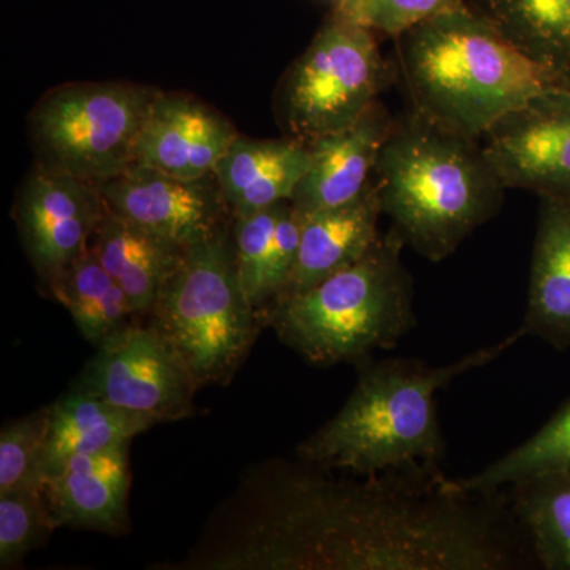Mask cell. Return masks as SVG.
<instances>
[{"instance_id": "83f0119b", "label": "cell", "mask_w": 570, "mask_h": 570, "mask_svg": "<svg viewBox=\"0 0 570 570\" xmlns=\"http://www.w3.org/2000/svg\"><path fill=\"white\" fill-rule=\"evenodd\" d=\"M464 3V0H336L333 11L371 31L396 39L420 22Z\"/></svg>"}, {"instance_id": "ffe728a7", "label": "cell", "mask_w": 570, "mask_h": 570, "mask_svg": "<svg viewBox=\"0 0 570 570\" xmlns=\"http://www.w3.org/2000/svg\"><path fill=\"white\" fill-rule=\"evenodd\" d=\"M102 262L129 298L135 316H149L160 292L181 264L184 247L146 230L132 220L105 209L91 243Z\"/></svg>"}, {"instance_id": "277c9868", "label": "cell", "mask_w": 570, "mask_h": 570, "mask_svg": "<svg viewBox=\"0 0 570 570\" xmlns=\"http://www.w3.org/2000/svg\"><path fill=\"white\" fill-rule=\"evenodd\" d=\"M373 181L393 230L434 264L498 213L505 190L479 140L415 115L393 127Z\"/></svg>"}, {"instance_id": "d6986e66", "label": "cell", "mask_w": 570, "mask_h": 570, "mask_svg": "<svg viewBox=\"0 0 570 570\" xmlns=\"http://www.w3.org/2000/svg\"><path fill=\"white\" fill-rule=\"evenodd\" d=\"M309 165V146L296 140L236 137L213 176L232 216L291 202Z\"/></svg>"}, {"instance_id": "8992f818", "label": "cell", "mask_w": 570, "mask_h": 570, "mask_svg": "<svg viewBox=\"0 0 570 570\" xmlns=\"http://www.w3.org/2000/svg\"><path fill=\"white\" fill-rule=\"evenodd\" d=\"M149 317L198 387L234 376L264 322L243 288L228 228L187 247Z\"/></svg>"}, {"instance_id": "ac0fdd59", "label": "cell", "mask_w": 570, "mask_h": 570, "mask_svg": "<svg viewBox=\"0 0 570 570\" xmlns=\"http://www.w3.org/2000/svg\"><path fill=\"white\" fill-rule=\"evenodd\" d=\"M382 214L374 181L351 204L302 214L298 257L283 298L305 292L358 262L381 238L379 219Z\"/></svg>"}, {"instance_id": "30bf717a", "label": "cell", "mask_w": 570, "mask_h": 570, "mask_svg": "<svg viewBox=\"0 0 570 570\" xmlns=\"http://www.w3.org/2000/svg\"><path fill=\"white\" fill-rule=\"evenodd\" d=\"M505 189L570 197V89H553L510 111L482 137Z\"/></svg>"}, {"instance_id": "5b68a950", "label": "cell", "mask_w": 570, "mask_h": 570, "mask_svg": "<svg viewBox=\"0 0 570 570\" xmlns=\"http://www.w3.org/2000/svg\"><path fill=\"white\" fill-rule=\"evenodd\" d=\"M403 246L392 228L354 265L281 299L268 324L316 366L358 365L374 351L395 347L417 325Z\"/></svg>"}, {"instance_id": "7402d4cb", "label": "cell", "mask_w": 570, "mask_h": 570, "mask_svg": "<svg viewBox=\"0 0 570 570\" xmlns=\"http://www.w3.org/2000/svg\"><path fill=\"white\" fill-rule=\"evenodd\" d=\"M81 336L94 347L132 325V306L121 285L112 279L91 246L63 268L50 287Z\"/></svg>"}, {"instance_id": "e0dca14e", "label": "cell", "mask_w": 570, "mask_h": 570, "mask_svg": "<svg viewBox=\"0 0 570 570\" xmlns=\"http://www.w3.org/2000/svg\"><path fill=\"white\" fill-rule=\"evenodd\" d=\"M521 330L558 351L570 348V197H540Z\"/></svg>"}, {"instance_id": "52a82bcc", "label": "cell", "mask_w": 570, "mask_h": 570, "mask_svg": "<svg viewBox=\"0 0 570 570\" xmlns=\"http://www.w3.org/2000/svg\"><path fill=\"white\" fill-rule=\"evenodd\" d=\"M160 91L132 82H73L37 104L31 130L41 168L102 186L135 163V148Z\"/></svg>"}, {"instance_id": "cb8c5ba5", "label": "cell", "mask_w": 570, "mask_h": 570, "mask_svg": "<svg viewBox=\"0 0 570 570\" xmlns=\"http://www.w3.org/2000/svg\"><path fill=\"white\" fill-rule=\"evenodd\" d=\"M509 499L534 561L570 570V471L517 483Z\"/></svg>"}, {"instance_id": "4316f807", "label": "cell", "mask_w": 570, "mask_h": 570, "mask_svg": "<svg viewBox=\"0 0 570 570\" xmlns=\"http://www.w3.org/2000/svg\"><path fill=\"white\" fill-rule=\"evenodd\" d=\"M52 530L43 491L0 494V568L17 566Z\"/></svg>"}, {"instance_id": "3957f363", "label": "cell", "mask_w": 570, "mask_h": 570, "mask_svg": "<svg viewBox=\"0 0 570 570\" xmlns=\"http://www.w3.org/2000/svg\"><path fill=\"white\" fill-rule=\"evenodd\" d=\"M521 336L520 328L508 340L444 366L406 358L363 360L346 404L299 445V459L322 471L352 475L441 463L444 439L436 393L469 371L489 365Z\"/></svg>"}, {"instance_id": "7a4b0ae2", "label": "cell", "mask_w": 570, "mask_h": 570, "mask_svg": "<svg viewBox=\"0 0 570 570\" xmlns=\"http://www.w3.org/2000/svg\"><path fill=\"white\" fill-rule=\"evenodd\" d=\"M397 61L414 115L480 140L510 111L540 94L570 89L532 61L466 3L396 37Z\"/></svg>"}, {"instance_id": "9c48e42d", "label": "cell", "mask_w": 570, "mask_h": 570, "mask_svg": "<svg viewBox=\"0 0 570 570\" xmlns=\"http://www.w3.org/2000/svg\"><path fill=\"white\" fill-rule=\"evenodd\" d=\"M73 387L157 423L193 414L198 385L151 324L129 325L96 347Z\"/></svg>"}, {"instance_id": "8fae6325", "label": "cell", "mask_w": 570, "mask_h": 570, "mask_svg": "<svg viewBox=\"0 0 570 570\" xmlns=\"http://www.w3.org/2000/svg\"><path fill=\"white\" fill-rule=\"evenodd\" d=\"M100 194L111 213L184 249L223 234L234 219L213 175L183 179L134 164L104 183Z\"/></svg>"}, {"instance_id": "44dd1931", "label": "cell", "mask_w": 570, "mask_h": 570, "mask_svg": "<svg viewBox=\"0 0 570 570\" xmlns=\"http://www.w3.org/2000/svg\"><path fill=\"white\" fill-rule=\"evenodd\" d=\"M156 420L112 406L100 397L71 389L50 406L45 468L47 480L70 456L89 455L130 444Z\"/></svg>"}, {"instance_id": "9a60e30c", "label": "cell", "mask_w": 570, "mask_h": 570, "mask_svg": "<svg viewBox=\"0 0 570 570\" xmlns=\"http://www.w3.org/2000/svg\"><path fill=\"white\" fill-rule=\"evenodd\" d=\"M129 482V444L70 456L45 485L52 527L121 532Z\"/></svg>"}, {"instance_id": "2e32d148", "label": "cell", "mask_w": 570, "mask_h": 570, "mask_svg": "<svg viewBox=\"0 0 570 570\" xmlns=\"http://www.w3.org/2000/svg\"><path fill=\"white\" fill-rule=\"evenodd\" d=\"M236 266L255 313L264 324L283 299L298 257L303 216L291 202H281L234 217Z\"/></svg>"}, {"instance_id": "6da1fadb", "label": "cell", "mask_w": 570, "mask_h": 570, "mask_svg": "<svg viewBox=\"0 0 570 570\" xmlns=\"http://www.w3.org/2000/svg\"><path fill=\"white\" fill-rule=\"evenodd\" d=\"M262 564L275 569L513 570L534 557L502 491H469L439 464L362 480L298 474L277 491Z\"/></svg>"}, {"instance_id": "484cf974", "label": "cell", "mask_w": 570, "mask_h": 570, "mask_svg": "<svg viewBox=\"0 0 570 570\" xmlns=\"http://www.w3.org/2000/svg\"><path fill=\"white\" fill-rule=\"evenodd\" d=\"M48 419L50 406L7 423L0 433V494L45 491Z\"/></svg>"}, {"instance_id": "603a6c76", "label": "cell", "mask_w": 570, "mask_h": 570, "mask_svg": "<svg viewBox=\"0 0 570 570\" xmlns=\"http://www.w3.org/2000/svg\"><path fill=\"white\" fill-rule=\"evenodd\" d=\"M482 13L528 58L570 82V0H485Z\"/></svg>"}, {"instance_id": "4fadbf2b", "label": "cell", "mask_w": 570, "mask_h": 570, "mask_svg": "<svg viewBox=\"0 0 570 570\" xmlns=\"http://www.w3.org/2000/svg\"><path fill=\"white\" fill-rule=\"evenodd\" d=\"M236 137L235 127L200 100L159 92L138 138L134 164L176 178H208Z\"/></svg>"}, {"instance_id": "d4e9b609", "label": "cell", "mask_w": 570, "mask_h": 570, "mask_svg": "<svg viewBox=\"0 0 570 570\" xmlns=\"http://www.w3.org/2000/svg\"><path fill=\"white\" fill-rule=\"evenodd\" d=\"M570 471V400L538 433L489 464L478 474L460 478L469 491H502L517 483Z\"/></svg>"}, {"instance_id": "5bb4252c", "label": "cell", "mask_w": 570, "mask_h": 570, "mask_svg": "<svg viewBox=\"0 0 570 570\" xmlns=\"http://www.w3.org/2000/svg\"><path fill=\"white\" fill-rule=\"evenodd\" d=\"M395 124L376 102L352 126L309 142V165L291 204L311 214L362 197L373 184L379 154Z\"/></svg>"}, {"instance_id": "7c38bea8", "label": "cell", "mask_w": 570, "mask_h": 570, "mask_svg": "<svg viewBox=\"0 0 570 570\" xmlns=\"http://www.w3.org/2000/svg\"><path fill=\"white\" fill-rule=\"evenodd\" d=\"M105 209L96 184L41 167L29 176L18 195V232L47 287L91 246Z\"/></svg>"}, {"instance_id": "ba28073f", "label": "cell", "mask_w": 570, "mask_h": 570, "mask_svg": "<svg viewBox=\"0 0 570 570\" xmlns=\"http://www.w3.org/2000/svg\"><path fill=\"white\" fill-rule=\"evenodd\" d=\"M376 32L333 11L281 89V115L292 140L309 145L358 121L389 85Z\"/></svg>"}]
</instances>
